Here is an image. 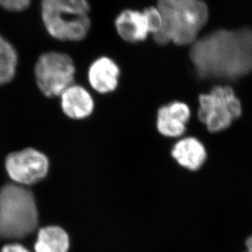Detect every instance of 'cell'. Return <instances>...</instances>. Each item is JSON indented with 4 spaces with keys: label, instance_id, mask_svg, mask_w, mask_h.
<instances>
[{
    "label": "cell",
    "instance_id": "cell-4",
    "mask_svg": "<svg viewBox=\"0 0 252 252\" xmlns=\"http://www.w3.org/2000/svg\"><path fill=\"white\" fill-rule=\"evenodd\" d=\"M38 224L33 193L25 186L7 184L0 189V239H20L30 235Z\"/></svg>",
    "mask_w": 252,
    "mask_h": 252
},
{
    "label": "cell",
    "instance_id": "cell-15",
    "mask_svg": "<svg viewBox=\"0 0 252 252\" xmlns=\"http://www.w3.org/2000/svg\"><path fill=\"white\" fill-rule=\"evenodd\" d=\"M31 3V0H0V7L12 12H23Z\"/></svg>",
    "mask_w": 252,
    "mask_h": 252
},
{
    "label": "cell",
    "instance_id": "cell-10",
    "mask_svg": "<svg viewBox=\"0 0 252 252\" xmlns=\"http://www.w3.org/2000/svg\"><path fill=\"white\" fill-rule=\"evenodd\" d=\"M121 70L110 57H98L88 70V81L93 90L100 94H109L118 88Z\"/></svg>",
    "mask_w": 252,
    "mask_h": 252
},
{
    "label": "cell",
    "instance_id": "cell-13",
    "mask_svg": "<svg viewBox=\"0 0 252 252\" xmlns=\"http://www.w3.org/2000/svg\"><path fill=\"white\" fill-rule=\"evenodd\" d=\"M70 247L69 234L57 225L46 226L38 230L34 243L35 252H68Z\"/></svg>",
    "mask_w": 252,
    "mask_h": 252
},
{
    "label": "cell",
    "instance_id": "cell-2",
    "mask_svg": "<svg viewBox=\"0 0 252 252\" xmlns=\"http://www.w3.org/2000/svg\"><path fill=\"white\" fill-rule=\"evenodd\" d=\"M157 8L162 27L152 37L158 45H192L209 17L202 0H158Z\"/></svg>",
    "mask_w": 252,
    "mask_h": 252
},
{
    "label": "cell",
    "instance_id": "cell-1",
    "mask_svg": "<svg viewBox=\"0 0 252 252\" xmlns=\"http://www.w3.org/2000/svg\"><path fill=\"white\" fill-rule=\"evenodd\" d=\"M189 60L201 79L235 81L252 73V30H217L191 45Z\"/></svg>",
    "mask_w": 252,
    "mask_h": 252
},
{
    "label": "cell",
    "instance_id": "cell-14",
    "mask_svg": "<svg viewBox=\"0 0 252 252\" xmlns=\"http://www.w3.org/2000/svg\"><path fill=\"white\" fill-rule=\"evenodd\" d=\"M18 63L17 49L0 33V86L8 84L14 79Z\"/></svg>",
    "mask_w": 252,
    "mask_h": 252
},
{
    "label": "cell",
    "instance_id": "cell-17",
    "mask_svg": "<svg viewBox=\"0 0 252 252\" xmlns=\"http://www.w3.org/2000/svg\"><path fill=\"white\" fill-rule=\"evenodd\" d=\"M245 245V252H252V235L250 236V237L246 240Z\"/></svg>",
    "mask_w": 252,
    "mask_h": 252
},
{
    "label": "cell",
    "instance_id": "cell-12",
    "mask_svg": "<svg viewBox=\"0 0 252 252\" xmlns=\"http://www.w3.org/2000/svg\"><path fill=\"white\" fill-rule=\"evenodd\" d=\"M171 155L180 167L189 171H198L207 159V149L194 136H186L176 141L171 148Z\"/></svg>",
    "mask_w": 252,
    "mask_h": 252
},
{
    "label": "cell",
    "instance_id": "cell-5",
    "mask_svg": "<svg viewBox=\"0 0 252 252\" xmlns=\"http://www.w3.org/2000/svg\"><path fill=\"white\" fill-rule=\"evenodd\" d=\"M197 118L207 131L219 133L227 130L243 114V106L230 86H216L198 97Z\"/></svg>",
    "mask_w": 252,
    "mask_h": 252
},
{
    "label": "cell",
    "instance_id": "cell-8",
    "mask_svg": "<svg viewBox=\"0 0 252 252\" xmlns=\"http://www.w3.org/2000/svg\"><path fill=\"white\" fill-rule=\"evenodd\" d=\"M119 37L126 43H136L146 40L162 27V17L157 7H150L143 12L137 10L122 11L114 21Z\"/></svg>",
    "mask_w": 252,
    "mask_h": 252
},
{
    "label": "cell",
    "instance_id": "cell-7",
    "mask_svg": "<svg viewBox=\"0 0 252 252\" xmlns=\"http://www.w3.org/2000/svg\"><path fill=\"white\" fill-rule=\"evenodd\" d=\"M50 162L43 152L33 148L12 152L5 159V169L14 184L29 186L45 178Z\"/></svg>",
    "mask_w": 252,
    "mask_h": 252
},
{
    "label": "cell",
    "instance_id": "cell-6",
    "mask_svg": "<svg viewBox=\"0 0 252 252\" xmlns=\"http://www.w3.org/2000/svg\"><path fill=\"white\" fill-rule=\"evenodd\" d=\"M38 90L46 97H59L69 86L74 84L76 68L66 53L49 51L41 54L33 69Z\"/></svg>",
    "mask_w": 252,
    "mask_h": 252
},
{
    "label": "cell",
    "instance_id": "cell-11",
    "mask_svg": "<svg viewBox=\"0 0 252 252\" xmlns=\"http://www.w3.org/2000/svg\"><path fill=\"white\" fill-rule=\"evenodd\" d=\"M62 112L73 120L88 119L95 110L93 95L84 87L72 84L59 96Z\"/></svg>",
    "mask_w": 252,
    "mask_h": 252
},
{
    "label": "cell",
    "instance_id": "cell-9",
    "mask_svg": "<svg viewBox=\"0 0 252 252\" xmlns=\"http://www.w3.org/2000/svg\"><path fill=\"white\" fill-rule=\"evenodd\" d=\"M190 117V109L185 102L175 100L162 105L157 112L158 131L168 138L181 137L186 133Z\"/></svg>",
    "mask_w": 252,
    "mask_h": 252
},
{
    "label": "cell",
    "instance_id": "cell-3",
    "mask_svg": "<svg viewBox=\"0 0 252 252\" xmlns=\"http://www.w3.org/2000/svg\"><path fill=\"white\" fill-rule=\"evenodd\" d=\"M90 10L88 0H42L41 20L52 38L79 42L90 32Z\"/></svg>",
    "mask_w": 252,
    "mask_h": 252
},
{
    "label": "cell",
    "instance_id": "cell-16",
    "mask_svg": "<svg viewBox=\"0 0 252 252\" xmlns=\"http://www.w3.org/2000/svg\"><path fill=\"white\" fill-rule=\"evenodd\" d=\"M0 252H31L26 247L19 243H9L5 245Z\"/></svg>",
    "mask_w": 252,
    "mask_h": 252
}]
</instances>
